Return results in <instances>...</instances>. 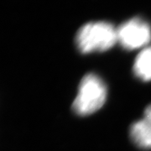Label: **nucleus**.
<instances>
[{
    "label": "nucleus",
    "mask_w": 151,
    "mask_h": 151,
    "mask_svg": "<svg viewBox=\"0 0 151 151\" xmlns=\"http://www.w3.org/2000/svg\"><path fill=\"white\" fill-rule=\"evenodd\" d=\"M129 135L137 147L143 150L151 149V104L145 108L144 118L131 125Z\"/></svg>",
    "instance_id": "obj_4"
},
{
    "label": "nucleus",
    "mask_w": 151,
    "mask_h": 151,
    "mask_svg": "<svg viewBox=\"0 0 151 151\" xmlns=\"http://www.w3.org/2000/svg\"><path fill=\"white\" fill-rule=\"evenodd\" d=\"M118 42L126 50H135L145 46L151 40L150 24L139 18H134L117 29Z\"/></svg>",
    "instance_id": "obj_3"
},
{
    "label": "nucleus",
    "mask_w": 151,
    "mask_h": 151,
    "mask_svg": "<svg viewBox=\"0 0 151 151\" xmlns=\"http://www.w3.org/2000/svg\"><path fill=\"white\" fill-rule=\"evenodd\" d=\"M118 42L117 29L108 22H91L76 33V45L82 54L103 52Z\"/></svg>",
    "instance_id": "obj_1"
},
{
    "label": "nucleus",
    "mask_w": 151,
    "mask_h": 151,
    "mask_svg": "<svg viewBox=\"0 0 151 151\" xmlns=\"http://www.w3.org/2000/svg\"><path fill=\"white\" fill-rule=\"evenodd\" d=\"M133 71L135 76L141 81H151V46L145 48L137 55Z\"/></svg>",
    "instance_id": "obj_5"
},
{
    "label": "nucleus",
    "mask_w": 151,
    "mask_h": 151,
    "mask_svg": "<svg viewBox=\"0 0 151 151\" xmlns=\"http://www.w3.org/2000/svg\"><path fill=\"white\" fill-rule=\"evenodd\" d=\"M107 94L104 81L96 74L88 73L81 80L77 96L72 103V110L79 116L91 115L104 105Z\"/></svg>",
    "instance_id": "obj_2"
}]
</instances>
